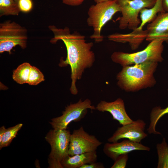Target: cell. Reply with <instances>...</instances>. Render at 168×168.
<instances>
[{
	"mask_svg": "<svg viewBox=\"0 0 168 168\" xmlns=\"http://www.w3.org/2000/svg\"><path fill=\"white\" fill-rule=\"evenodd\" d=\"M48 28L54 35L50 43L54 44L61 40L65 44L67 57L64 60L61 59L59 66H70L72 81L70 90L72 94L76 95L78 92L76 85L77 81L81 78L85 69L91 67L95 62V54L91 50L93 43L86 42L85 36L77 31L71 33L67 26L59 28L50 25Z\"/></svg>",
	"mask_w": 168,
	"mask_h": 168,
	"instance_id": "obj_1",
	"label": "cell"
},
{
	"mask_svg": "<svg viewBox=\"0 0 168 168\" xmlns=\"http://www.w3.org/2000/svg\"><path fill=\"white\" fill-rule=\"evenodd\" d=\"M157 65L158 63L147 62L123 67L117 75V85L129 92L153 86L156 83L154 73Z\"/></svg>",
	"mask_w": 168,
	"mask_h": 168,
	"instance_id": "obj_2",
	"label": "cell"
},
{
	"mask_svg": "<svg viewBox=\"0 0 168 168\" xmlns=\"http://www.w3.org/2000/svg\"><path fill=\"white\" fill-rule=\"evenodd\" d=\"M116 0H112L96 3L91 5L87 12L86 22L88 26L93 28V33L91 39L96 43L102 42L104 38L101 35L103 27L118 12H120Z\"/></svg>",
	"mask_w": 168,
	"mask_h": 168,
	"instance_id": "obj_3",
	"label": "cell"
},
{
	"mask_svg": "<svg viewBox=\"0 0 168 168\" xmlns=\"http://www.w3.org/2000/svg\"><path fill=\"white\" fill-rule=\"evenodd\" d=\"M164 41L156 39L150 42L143 50L133 53L115 51L111 56L112 61L123 67L147 62H161L163 60L162 54Z\"/></svg>",
	"mask_w": 168,
	"mask_h": 168,
	"instance_id": "obj_4",
	"label": "cell"
},
{
	"mask_svg": "<svg viewBox=\"0 0 168 168\" xmlns=\"http://www.w3.org/2000/svg\"><path fill=\"white\" fill-rule=\"evenodd\" d=\"M27 30L14 21L7 20L0 24V53H12L17 45L24 49L27 47Z\"/></svg>",
	"mask_w": 168,
	"mask_h": 168,
	"instance_id": "obj_5",
	"label": "cell"
},
{
	"mask_svg": "<svg viewBox=\"0 0 168 168\" xmlns=\"http://www.w3.org/2000/svg\"><path fill=\"white\" fill-rule=\"evenodd\" d=\"M122 16L119 17L120 29L127 28L132 30L137 28L141 24L139 15L145 8H150L155 4L156 0H116Z\"/></svg>",
	"mask_w": 168,
	"mask_h": 168,
	"instance_id": "obj_6",
	"label": "cell"
},
{
	"mask_svg": "<svg viewBox=\"0 0 168 168\" xmlns=\"http://www.w3.org/2000/svg\"><path fill=\"white\" fill-rule=\"evenodd\" d=\"M71 134L67 129L53 128L47 133L45 138L51 148L48 163H61L68 155Z\"/></svg>",
	"mask_w": 168,
	"mask_h": 168,
	"instance_id": "obj_7",
	"label": "cell"
},
{
	"mask_svg": "<svg viewBox=\"0 0 168 168\" xmlns=\"http://www.w3.org/2000/svg\"><path fill=\"white\" fill-rule=\"evenodd\" d=\"M88 109L95 110L96 107L92 105L89 99L84 101L80 99L77 102L68 105L61 116L53 118L49 123L54 129H67L70 123L79 121L84 118Z\"/></svg>",
	"mask_w": 168,
	"mask_h": 168,
	"instance_id": "obj_8",
	"label": "cell"
},
{
	"mask_svg": "<svg viewBox=\"0 0 168 168\" xmlns=\"http://www.w3.org/2000/svg\"><path fill=\"white\" fill-rule=\"evenodd\" d=\"M102 144L95 136L88 134L81 126L74 130L71 134L68 155L72 156L95 151Z\"/></svg>",
	"mask_w": 168,
	"mask_h": 168,
	"instance_id": "obj_9",
	"label": "cell"
},
{
	"mask_svg": "<svg viewBox=\"0 0 168 168\" xmlns=\"http://www.w3.org/2000/svg\"><path fill=\"white\" fill-rule=\"evenodd\" d=\"M146 124L142 119H138L118 128L112 135L108 139L110 143L116 142L121 139L140 142L147 135L144 132Z\"/></svg>",
	"mask_w": 168,
	"mask_h": 168,
	"instance_id": "obj_10",
	"label": "cell"
},
{
	"mask_svg": "<svg viewBox=\"0 0 168 168\" xmlns=\"http://www.w3.org/2000/svg\"><path fill=\"white\" fill-rule=\"evenodd\" d=\"M103 150L107 156L114 161L120 155L128 154L135 150L149 151L150 148L140 142L126 139L120 142L106 143Z\"/></svg>",
	"mask_w": 168,
	"mask_h": 168,
	"instance_id": "obj_11",
	"label": "cell"
},
{
	"mask_svg": "<svg viewBox=\"0 0 168 168\" xmlns=\"http://www.w3.org/2000/svg\"><path fill=\"white\" fill-rule=\"evenodd\" d=\"M146 30V40L150 42L161 39L168 43V12L158 13L155 19L147 25Z\"/></svg>",
	"mask_w": 168,
	"mask_h": 168,
	"instance_id": "obj_12",
	"label": "cell"
},
{
	"mask_svg": "<svg viewBox=\"0 0 168 168\" xmlns=\"http://www.w3.org/2000/svg\"><path fill=\"white\" fill-rule=\"evenodd\" d=\"M96 107V110L100 112H109L112 116L113 119L118 121L122 125L133 121L127 114L124 102L120 98L111 102L101 100Z\"/></svg>",
	"mask_w": 168,
	"mask_h": 168,
	"instance_id": "obj_13",
	"label": "cell"
},
{
	"mask_svg": "<svg viewBox=\"0 0 168 168\" xmlns=\"http://www.w3.org/2000/svg\"><path fill=\"white\" fill-rule=\"evenodd\" d=\"M97 157L96 151L72 156L68 155L61 163L63 168H80L85 164L96 162Z\"/></svg>",
	"mask_w": 168,
	"mask_h": 168,
	"instance_id": "obj_14",
	"label": "cell"
},
{
	"mask_svg": "<svg viewBox=\"0 0 168 168\" xmlns=\"http://www.w3.org/2000/svg\"><path fill=\"white\" fill-rule=\"evenodd\" d=\"M147 37L146 30L137 34L132 32L128 34L115 33L108 36V40L115 42L129 43L133 50L137 49Z\"/></svg>",
	"mask_w": 168,
	"mask_h": 168,
	"instance_id": "obj_15",
	"label": "cell"
},
{
	"mask_svg": "<svg viewBox=\"0 0 168 168\" xmlns=\"http://www.w3.org/2000/svg\"><path fill=\"white\" fill-rule=\"evenodd\" d=\"M163 0H156L155 4L152 7L144 8L141 10L140 13L141 24L133 31L137 33L142 32L146 24L152 21L158 13L165 12L163 7Z\"/></svg>",
	"mask_w": 168,
	"mask_h": 168,
	"instance_id": "obj_16",
	"label": "cell"
},
{
	"mask_svg": "<svg viewBox=\"0 0 168 168\" xmlns=\"http://www.w3.org/2000/svg\"><path fill=\"white\" fill-rule=\"evenodd\" d=\"M167 114H168V106L164 109H161L159 106L156 107L152 109L150 113V124L147 129L149 134H161L160 133L156 130V126L159 119Z\"/></svg>",
	"mask_w": 168,
	"mask_h": 168,
	"instance_id": "obj_17",
	"label": "cell"
},
{
	"mask_svg": "<svg viewBox=\"0 0 168 168\" xmlns=\"http://www.w3.org/2000/svg\"><path fill=\"white\" fill-rule=\"evenodd\" d=\"M32 66L27 62L20 64L13 71V80L20 84L27 83Z\"/></svg>",
	"mask_w": 168,
	"mask_h": 168,
	"instance_id": "obj_18",
	"label": "cell"
},
{
	"mask_svg": "<svg viewBox=\"0 0 168 168\" xmlns=\"http://www.w3.org/2000/svg\"><path fill=\"white\" fill-rule=\"evenodd\" d=\"M21 12L14 0H0V16H18Z\"/></svg>",
	"mask_w": 168,
	"mask_h": 168,
	"instance_id": "obj_19",
	"label": "cell"
},
{
	"mask_svg": "<svg viewBox=\"0 0 168 168\" xmlns=\"http://www.w3.org/2000/svg\"><path fill=\"white\" fill-rule=\"evenodd\" d=\"M158 155L157 168H168V145L165 138L156 146Z\"/></svg>",
	"mask_w": 168,
	"mask_h": 168,
	"instance_id": "obj_20",
	"label": "cell"
},
{
	"mask_svg": "<svg viewBox=\"0 0 168 168\" xmlns=\"http://www.w3.org/2000/svg\"><path fill=\"white\" fill-rule=\"evenodd\" d=\"M23 126L21 123H19L12 127L6 129V130L0 141V149L9 145L13 139L17 134L18 132Z\"/></svg>",
	"mask_w": 168,
	"mask_h": 168,
	"instance_id": "obj_21",
	"label": "cell"
},
{
	"mask_svg": "<svg viewBox=\"0 0 168 168\" xmlns=\"http://www.w3.org/2000/svg\"><path fill=\"white\" fill-rule=\"evenodd\" d=\"M44 80L42 73L36 67L32 66L27 83L30 85H36Z\"/></svg>",
	"mask_w": 168,
	"mask_h": 168,
	"instance_id": "obj_22",
	"label": "cell"
},
{
	"mask_svg": "<svg viewBox=\"0 0 168 168\" xmlns=\"http://www.w3.org/2000/svg\"><path fill=\"white\" fill-rule=\"evenodd\" d=\"M17 4L20 11L24 13L30 12L33 7L32 0H19Z\"/></svg>",
	"mask_w": 168,
	"mask_h": 168,
	"instance_id": "obj_23",
	"label": "cell"
},
{
	"mask_svg": "<svg viewBox=\"0 0 168 168\" xmlns=\"http://www.w3.org/2000/svg\"><path fill=\"white\" fill-rule=\"evenodd\" d=\"M128 159V154H123L119 156L114 161L111 168H124L126 167Z\"/></svg>",
	"mask_w": 168,
	"mask_h": 168,
	"instance_id": "obj_24",
	"label": "cell"
},
{
	"mask_svg": "<svg viewBox=\"0 0 168 168\" xmlns=\"http://www.w3.org/2000/svg\"><path fill=\"white\" fill-rule=\"evenodd\" d=\"M103 164L101 162H96L85 164L80 168H104Z\"/></svg>",
	"mask_w": 168,
	"mask_h": 168,
	"instance_id": "obj_25",
	"label": "cell"
},
{
	"mask_svg": "<svg viewBox=\"0 0 168 168\" xmlns=\"http://www.w3.org/2000/svg\"><path fill=\"white\" fill-rule=\"evenodd\" d=\"M84 0H62L63 3L66 5L77 6L82 4Z\"/></svg>",
	"mask_w": 168,
	"mask_h": 168,
	"instance_id": "obj_26",
	"label": "cell"
},
{
	"mask_svg": "<svg viewBox=\"0 0 168 168\" xmlns=\"http://www.w3.org/2000/svg\"><path fill=\"white\" fill-rule=\"evenodd\" d=\"M163 4L165 12H168V0H163Z\"/></svg>",
	"mask_w": 168,
	"mask_h": 168,
	"instance_id": "obj_27",
	"label": "cell"
},
{
	"mask_svg": "<svg viewBox=\"0 0 168 168\" xmlns=\"http://www.w3.org/2000/svg\"><path fill=\"white\" fill-rule=\"evenodd\" d=\"M6 129L4 126H2L0 128V141L1 140Z\"/></svg>",
	"mask_w": 168,
	"mask_h": 168,
	"instance_id": "obj_28",
	"label": "cell"
},
{
	"mask_svg": "<svg viewBox=\"0 0 168 168\" xmlns=\"http://www.w3.org/2000/svg\"><path fill=\"white\" fill-rule=\"evenodd\" d=\"M112 0H94V2L96 3H99L100 2L107 1H111Z\"/></svg>",
	"mask_w": 168,
	"mask_h": 168,
	"instance_id": "obj_29",
	"label": "cell"
},
{
	"mask_svg": "<svg viewBox=\"0 0 168 168\" xmlns=\"http://www.w3.org/2000/svg\"><path fill=\"white\" fill-rule=\"evenodd\" d=\"M14 0L17 4V2H18L19 0Z\"/></svg>",
	"mask_w": 168,
	"mask_h": 168,
	"instance_id": "obj_30",
	"label": "cell"
}]
</instances>
